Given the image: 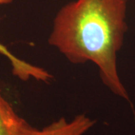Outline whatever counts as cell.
<instances>
[{"mask_svg":"<svg viewBox=\"0 0 135 135\" xmlns=\"http://www.w3.org/2000/svg\"><path fill=\"white\" fill-rule=\"evenodd\" d=\"M127 0H74L53 20L48 42L73 64L96 65L103 83L128 100L117 68V54L128 30Z\"/></svg>","mask_w":135,"mask_h":135,"instance_id":"obj_1","label":"cell"},{"mask_svg":"<svg viewBox=\"0 0 135 135\" xmlns=\"http://www.w3.org/2000/svg\"><path fill=\"white\" fill-rule=\"evenodd\" d=\"M12 2L13 0H0V5H8ZM0 54L8 59L13 74L23 81L34 79L37 81L48 83L52 79V75L47 70L17 57L2 43H0Z\"/></svg>","mask_w":135,"mask_h":135,"instance_id":"obj_3","label":"cell"},{"mask_svg":"<svg viewBox=\"0 0 135 135\" xmlns=\"http://www.w3.org/2000/svg\"><path fill=\"white\" fill-rule=\"evenodd\" d=\"M38 132L16 113L0 89V135H38Z\"/></svg>","mask_w":135,"mask_h":135,"instance_id":"obj_2","label":"cell"},{"mask_svg":"<svg viewBox=\"0 0 135 135\" xmlns=\"http://www.w3.org/2000/svg\"><path fill=\"white\" fill-rule=\"evenodd\" d=\"M95 125V121L86 114L77 115L71 121L61 117L39 130L38 135H84Z\"/></svg>","mask_w":135,"mask_h":135,"instance_id":"obj_4","label":"cell"}]
</instances>
